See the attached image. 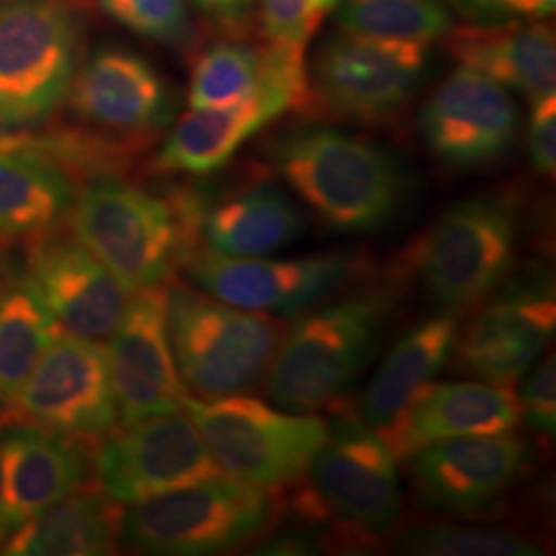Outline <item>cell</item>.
Instances as JSON below:
<instances>
[{
  "label": "cell",
  "mask_w": 556,
  "mask_h": 556,
  "mask_svg": "<svg viewBox=\"0 0 556 556\" xmlns=\"http://www.w3.org/2000/svg\"><path fill=\"white\" fill-rule=\"evenodd\" d=\"M344 34L381 40H443L454 20L441 0H344L338 13Z\"/></svg>",
  "instance_id": "cell-29"
},
{
  "label": "cell",
  "mask_w": 556,
  "mask_h": 556,
  "mask_svg": "<svg viewBox=\"0 0 556 556\" xmlns=\"http://www.w3.org/2000/svg\"><path fill=\"white\" fill-rule=\"evenodd\" d=\"M555 328L553 285L517 280L484 299L477 316L457 332L454 367L478 381L514 388L546 351Z\"/></svg>",
  "instance_id": "cell-16"
},
{
  "label": "cell",
  "mask_w": 556,
  "mask_h": 556,
  "mask_svg": "<svg viewBox=\"0 0 556 556\" xmlns=\"http://www.w3.org/2000/svg\"><path fill=\"white\" fill-rule=\"evenodd\" d=\"M400 555L418 556H538L536 540L511 530L429 521L406 528L394 540Z\"/></svg>",
  "instance_id": "cell-31"
},
{
  "label": "cell",
  "mask_w": 556,
  "mask_h": 556,
  "mask_svg": "<svg viewBox=\"0 0 556 556\" xmlns=\"http://www.w3.org/2000/svg\"><path fill=\"white\" fill-rule=\"evenodd\" d=\"M254 2H256V0H229V17H227V20H239V15H241L243 11H248Z\"/></svg>",
  "instance_id": "cell-41"
},
{
  "label": "cell",
  "mask_w": 556,
  "mask_h": 556,
  "mask_svg": "<svg viewBox=\"0 0 556 556\" xmlns=\"http://www.w3.org/2000/svg\"><path fill=\"white\" fill-rule=\"evenodd\" d=\"M184 410L225 477L264 489L298 482L328 438V420L316 413H291L248 394H190Z\"/></svg>",
  "instance_id": "cell-8"
},
{
  "label": "cell",
  "mask_w": 556,
  "mask_h": 556,
  "mask_svg": "<svg viewBox=\"0 0 556 556\" xmlns=\"http://www.w3.org/2000/svg\"><path fill=\"white\" fill-rule=\"evenodd\" d=\"M406 459L418 501L439 514L477 517L498 507L530 466V445L509 433L443 439Z\"/></svg>",
  "instance_id": "cell-15"
},
{
  "label": "cell",
  "mask_w": 556,
  "mask_h": 556,
  "mask_svg": "<svg viewBox=\"0 0 556 556\" xmlns=\"http://www.w3.org/2000/svg\"><path fill=\"white\" fill-rule=\"evenodd\" d=\"M101 11L144 38L174 41L188 27L186 0H98Z\"/></svg>",
  "instance_id": "cell-33"
},
{
  "label": "cell",
  "mask_w": 556,
  "mask_h": 556,
  "mask_svg": "<svg viewBox=\"0 0 556 556\" xmlns=\"http://www.w3.org/2000/svg\"><path fill=\"white\" fill-rule=\"evenodd\" d=\"M521 388L519 417L544 438H555L556 431V361L555 353L534 363Z\"/></svg>",
  "instance_id": "cell-34"
},
{
  "label": "cell",
  "mask_w": 556,
  "mask_h": 556,
  "mask_svg": "<svg viewBox=\"0 0 556 556\" xmlns=\"http://www.w3.org/2000/svg\"><path fill=\"white\" fill-rule=\"evenodd\" d=\"M519 420V400L511 386L486 381L431 383L379 435L400 462L443 439L509 433Z\"/></svg>",
  "instance_id": "cell-21"
},
{
  "label": "cell",
  "mask_w": 556,
  "mask_h": 556,
  "mask_svg": "<svg viewBox=\"0 0 556 556\" xmlns=\"http://www.w3.org/2000/svg\"><path fill=\"white\" fill-rule=\"evenodd\" d=\"M264 79V46L219 41L206 48L192 66L190 110L229 108L258 93Z\"/></svg>",
  "instance_id": "cell-30"
},
{
  "label": "cell",
  "mask_w": 556,
  "mask_h": 556,
  "mask_svg": "<svg viewBox=\"0 0 556 556\" xmlns=\"http://www.w3.org/2000/svg\"><path fill=\"white\" fill-rule=\"evenodd\" d=\"M457 332L459 316L447 312L406 330L365 388L357 417L376 431L390 427L447 365Z\"/></svg>",
  "instance_id": "cell-25"
},
{
  "label": "cell",
  "mask_w": 556,
  "mask_h": 556,
  "mask_svg": "<svg viewBox=\"0 0 556 556\" xmlns=\"http://www.w3.org/2000/svg\"><path fill=\"white\" fill-rule=\"evenodd\" d=\"M17 282V275H15V266L9 250L4 248V243L0 241V298Z\"/></svg>",
  "instance_id": "cell-38"
},
{
  "label": "cell",
  "mask_w": 556,
  "mask_h": 556,
  "mask_svg": "<svg viewBox=\"0 0 556 556\" xmlns=\"http://www.w3.org/2000/svg\"><path fill=\"white\" fill-rule=\"evenodd\" d=\"M519 208L491 194L457 202L408 252L422 289L441 312L464 314L491 298L514 270Z\"/></svg>",
  "instance_id": "cell-7"
},
{
  "label": "cell",
  "mask_w": 556,
  "mask_h": 556,
  "mask_svg": "<svg viewBox=\"0 0 556 556\" xmlns=\"http://www.w3.org/2000/svg\"><path fill=\"white\" fill-rule=\"evenodd\" d=\"M278 514L277 489L219 477L130 503L122 540L147 555H223L264 536Z\"/></svg>",
  "instance_id": "cell-6"
},
{
  "label": "cell",
  "mask_w": 556,
  "mask_h": 556,
  "mask_svg": "<svg viewBox=\"0 0 556 556\" xmlns=\"http://www.w3.org/2000/svg\"><path fill=\"white\" fill-rule=\"evenodd\" d=\"M186 266L200 291L211 298L241 309L298 319L338 293L357 275L361 262L349 252L241 258L200 245Z\"/></svg>",
  "instance_id": "cell-14"
},
{
  "label": "cell",
  "mask_w": 556,
  "mask_h": 556,
  "mask_svg": "<svg viewBox=\"0 0 556 556\" xmlns=\"http://www.w3.org/2000/svg\"><path fill=\"white\" fill-rule=\"evenodd\" d=\"M287 112H293L289 100L266 89L229 108L190 110L163 140L153 169L157 174H213L266 124Z\"/></svg>",
  "instance_id": "cell-24"
},
{
  "label": "cell",
  "mask_w": 556,
  "mask_h": 556,
  "mask_svg": "<svg viewBox=\"0 0 556 556\" xmlns=\"http://www.w3.org/2000/svg\"><path fill=\"white\" fill-rule=\"evenodd\" d=\"M342 0H260V25L266 41L307 50L319 25Z\"/></svg>",
  "instance_id": "cell-32"
},
{
  "label": "cell",
  "mask_w": 556,
  "mask_h": 556,
  "mask_svg": "<svg viewBox=\"0 0 556 556\" xmlns=\"http://www.w3.org/2000/svg\"><path fill=\"white\" fill-rule=\"evenodd\" d=\"M124 509L101 489H80L17 526L2 542V555H112L122 538Z\"/></svg>",
  "instance_id": "cell-26"
},
{
  "label": "cell",
  "mask_w": 556,
  "mask_h": 556,
  "mask_svg": "<svg viewBox=\"0 0 556 556\" xmlns=\"http://www.w3.org/2000/svg\"><path fill=\"white\" fill-rule=\"evenodd\" d=\"M197 4L208 13H217L219 17H229V0H197Z\"/></svg>",
  "instance_id": "cell-39"
},
{
  "label": "cell",
  "mask_w": 556,
  "mask_h": 556,
  "mask_svg": "<svg viewBox=\"0 0 556 556\" xmlns=\"http://www.w3.org/2000/svg\"><path fill=\"white\" fill-rule=\"evenodd\" d=\"M27 280L59 321L75 337H112L130 293L71 231L52 227L27 238Z\"/></svg>",
  "instance_id": "cell-19"
},
{
  "label": "cell",
  "mask_w": 556,
  "mask_h": 556,
  "mask_svg": "<svg viewBox=\"0 0 556 556\" xmlns=\"http://www.w3.org/2000/svg\"><path fill=\"white\" fill-rule=\"evenodd\" d=\"M303 477L309 493L301 505L309 516L334 517L346 530L367 538L396 526L402 511L397 457L357 415L328 422V438Z\"/></svg>",
  "instance_id": "cell-10"
},
{
  "label": "cell",
  "mask_w": 556,
  "mask_h": 556,
  "mask_svg": "<svg viewBox=\"0 0 556 556\" xmlns=\"http://www.w3.org/2000/svg\"><path fill=\"white\" fill-rule=\"evenodd\" d=\"M307 217L278 184L256 179L206 202L202 245L241 258L273 256L303 238Z\"/></svg>",
  "instance_id": "cell-23"
},
{
  "label": "cell",
  "mask_w": 556,
  "mask_h": 556,
  "mask_svg": "<svg viewBox=\"0 0 556 556\" xmlns=\"http://www.w3.org/2000/svg\"><path fill=\"white\" fill-rule=\"evenodd\" d=\"M91 441L17 425L0 438L2 495L11 530L85 486L93 470Z\"/></svg>",
  "instance_id": "cell-20"
},
{
  "label": "cell",
  "mask_w": 556,
  "mask_h": 556,
  "mask_svg": "<svg viewBox=\"0 0 556 556\" xmlns=\"http://www.w3.org/2000/svg\"><path fill=\"white\" fill-rule=\"evenodd\" d=\"M530 160L542 176L556 172V96H544L534 101L530 116Z\"/></svg>",
  "instance_id": "cell-35"
},
{
  "label": "cell",
  "mask_w": 556,
  "mask_h": 556,
  "mask_svg": "<svg viewBox=\"0 0 556 556\" xmlns=\"http://www.w3.org/2000/svg\"><path fill=\"white\" fill-rule=\"evenodd\" d=\"M93 472L124 505L225 477L184 408L118 422L96 443Z\"/></svg>",
  "instance_id": "cell-11"
},
{
  "label": "cell",
  "mask_w": 556,
  "mask_h": 556,
  "mask_svg": "<svg viewBox=\"0 0 556 556\" xmlns=\"http://www.w3.org/2000/svg\"><path fill=\"white\" fill-rule=\"evenodd\" d=\"M167 328L179 376L197 397L248 394L264 381L287 324L169 278Z\"/></svg>",
  "instance_id": "cell-5"
},
{
  "label": "cell",
  "mask_w": 556,
  "mask_h": 556,
  "mask_svg": "<svg viewBox=\"0 0 556 556\" xmlns=\"http://www.w3.org/2000/svg\"><path fill=\"white\" fill-rule=\"evenodd\" d=\"M73 174L41 151L0 153V238H31L66 220Z\"/></svg>",
  "instance_id": "cell-27"
},
{
  "label": "cell",
  "mask_w": 556,
  "mask_h": 556,
  "mask_svg": "<svg viewBox=\"0 0 556 556\" xmlns=\"http://www.w3.org/2000/svg\"><path fill=\"white\" fill-rule=\"evenodd\" d=\"M77 128L59 132L73 174L119 176L174 114L169 85L139 54L101 50L87 60L62 101Z\"/></svg>",
  "instance_id": "cell-2"
},
{
  "label": "cell",
  "mask_w": 556,
  "mask_h": 556,
  "mask_svg": "<svg viewBox=\"0 0 556 556\" xmlns=\"http://www.w3.org/2000/svg\"><path fill=\"white\" fill-rule=\"evenodd\" d=\"M396 301L390 287L379 285L303 314L280 340L264 378L266 396L303 415L332 408L371 357Z\"/></svg>",
  "instance_id": "cell-4"
},
{
  "label": "cell",
  "mask_w": 556,
  "mask_h": 556,
  "mask_svg": "<svg viewBox=\"0 0 556 556\" xmlns=\"http://www.w3.org/2000/svg\"><path fill=\"white\" fill-rule=\"evenodd\" d=\"M60 332L59 321L25 278L0 298V404L11 406L43 351Z\"/></svg>",
  "instance_id": "cell-28"
},
{
  "label": "cell",
  "mask_w": 556,
  "mask_h": 556,
  "mask_svg": "<svg viewBox=\"0 0 556 556\" xmlns=\"http://www.w3.org/2000/svg\"><path fill=\"white\" fill-rule=\"evenodd\" d=\"M52 139L36 137L31 132H0V153H17V151H41L50 155Z\"/></svg>",
  "instance_id": "cell-37"
},
{
  "label": "cell",
  "mask_w": 556,
  "mask_h": 556,
  "mask_svg": "<svg viewBox=\"0 0 556 556\" xmlns=\"http://www.w3.org/2000/svg\"><path fill=\"white\" fill-rule=\"evenodd\" d=\"M429 46L351 34L328 41L309 71L314 110L357 124L396 116L425 73Z\"/></svg>",
  "instance_id": "cell-13"
},
{
  "label": "cell",
  "mask_w": 556,
  "mask_h": 556,
  "mask_svg": "<svg viewBox=\"0 0 556 556\" xmlns=\"http://www.w3.org/2000/svg\"><path fill=\"white\" fill-rule=\"evenodd\" d=\"M13 530L9 523V516H7V505H4V495H2V475H0V546L2 542L9 538Z\"/></svg>",
  "instance_id": "cell-40"
},
{
  "label": "cell",
  "mask_w": 556,
  "mask_h": 556,
  "mask_svg": "<svg viewBox=\"0 0 556 556\" xmlns=\"http://www.w3.org/2000/svg\"><path fill=\"white\" fill-rule=\"evenodd\" d=\"M273 167L314 215L340 233H371L396 215L404 172L369 140L334 128H301L270 149Z\"/></svg>",
  "instance_id": "cell-3"
},
{
  "label": "cell",
  "mask_w": 556,
  "mask_h": 556,
  "mask_svg": "<svg viewBox=\"0 0 556 556\" xmlns=\"http://www.w3.org/2000/svg\"><path fill=\"white\" fill-rule=\"evenodd\" d=\"M457 11L472 20H501L505 15L548 17L555 13L556 0H447Z\"/></svg>",
  "instance_id": "cell-36"
},
{
  "label": "cell",
  "mask_w": 556,
  "mask_h": 556,
  "mask_svg": "<svg viewBox=\"0 0 556 556\" xmlns=\"http://www.w3.org/2000/svg\"><path fill=\"white\" fill-rule=\"evenodd\" d=\"M167 295L169 280L130 293L105 344L119 422L181 410L190 396L172 351Z\"/></svg>",
  "instance_id": "cell-17"
},
{
  "label": "cell",
  "mask_w": 556,
  "mask_h": 556,
  "mask_svg": "<svg viewBox=\"0 0 556 556\" xmlns=\"http://www.w3.org/2000/svg\"><path fill=\"white\" fill-rule=\"evenodd\" d=\"M418 124L435 160L454 169H478L511 151L519 110L509 89L457 66L425 103Z\"/></svg>",
  "instance_id": "cell-18"
},
{
  "label": "cell",
  "mask_w": 556,
  "mask_h": 556,
  "mask_svg": "<svg viewBox=\"0 0 556 556\" xmlns=\"http://www.w3.org/2000/svg\"><path fill=\"white\" fill-rule=\"evenodd\" d=\"M206 202L192 188L153 194L122 176H100L77 192L66 227L135 293L169 280L199 250Z\"/></svg>",
  "instance_id": "cell-1"
},
{
  "label": "cell",
  "mask_w": 556,
  "mask_h": 556,
  "mask_svg": "<svg viewBox=\"0 0 556 556\" xmlns=\"http://www.w3.org/2000/svg\"><path fill=\"white\" fill-rule=\"evenodd\" d=\"M7 408L21 425L98 443L119 422L105 344L60 330Z\"/></svg>",
  "instance_id": "cell-12"
},
{
  "label": "cell",
  "mask_w": 556,
  "mask_h": 556,
  "mask_svg": "<svg viewBox=\"0 0 556 556\" xmlns=\"http://www.w3.org/2000/svg\"><path fill=\"white\" fill-rule=\"evenodd\" d=\"M457 66L477 71L532 101L555 93L556 38L546 23H482L452 27L443 38Z\"/></svg>",
  "instance_id": "cell-22"
},
{
  "label": "cell",
  "mask_w": 556,
  "mask_h": 556,
  "mask_svg": "<svg viewBox=\"0 0 556 556\" xmlns=\"http://www.w3.org/2000/svg\"><path fill=\"white\" fill-rule=\"evenodd\" d=\"M79 48V15L68 0L0 2V132H27L59 110Z\"/></svg>",
  "instance_id": "cell-9"
}]
</instances>
